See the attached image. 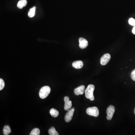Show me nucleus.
<instances>
[{
	"label": "nucleus",
	"mask_w": 135,
	"mask_h": 135,
	"mask_svg": "<svg viewBox=\"0 0 135 135\" xmlns=\"http://www.w3.org/2000/svg\"><path fill=\"white\" fill-rule=\"evenodd\" d=\"M95 89L94 85L93 84H89L87 86L85 91V96L87 98L90 99L91 101L94 100V92Z\"/></svg>",
	"instance_id": "f257e3e1"
},
{
	"label": "nucleus",
	"mask_w": 135,
	"mask_h": 135,
	"mask_svg": "<svg viewBox=\"0 0 135 135\" xmlns=\"http://www.w3.org/2000/svg\"><path fill=\"white\" fill-rule=\"evenodd\" d=\"M51 91V88L49 86H44L42 87L39 92V96L41 99L47 98Z\"/></svg>",
	"instance_id": "f03ea898"
},
{
	"label": "nucleus",
	"mask_w": 135,
	"mask_h": 135,
	"mask_svg": "<svg viewBox=\"0 0 135 135\" xmlns=\"http://www.w3.org/2000/svg\"><path fill=\"white\" fill-rule=\"evenodd\" d=\"M86 112L87 114L94 117H97L99 115L98 109L96 107H93L87 108Z\"/></svg>",
	"instance_id": "7ed1b4c3"
},
{
	"label": "nucleus",
	"mask_w": 135,
	"mask_h": 135,
	"mask_svg": "<svg viewBox=\"0 0 135 135\" xmlns=\"http://www.w3.org/2000/svg\"><path fill=\"white\" fill-rule=\"evenodd\" d=\"M115 107L114 106L110 105L109 106L107 109V119L108 120H111L113 117L114 113L115 112Z\"/></svg>",
	"instance_id": "20e7f679"
},
{
	"label": "nucleus",
	"mask_w": 135,
	"mask_h": 135,
	"mask_svg": "<svg viewBox=\"0 0 135 135\" xmlns=\"http://www.w3.org/2000/svg\"><path fill=\"white\" fill-rule=\"evenodd\" d=\"M74 111H75V108H72L68 111L65 117V120L66 122H69L71 121L73 117Z\"/></svg>",
	"instance_id": "39448f33"
},
{
	"label": "nucleus",
	"mask_w": 135,
	"mask_h": 135,
	"mask_svg": "<svg viewBox=\"0 0 135 135\" xmlns=\"http://www.w3.org/2000/svg\"><path fill=\"white\" fill-rule=\"evenodd\" d=\"M64 100L65 102L64 109L65 111L69 110L71 109L72 106V101L69 100V98L68 96H66L64 98Z\"/></svg>",
	"instance_id": "423d86ee"
},
{
	"label": "nucleus",
	"mask_w": 135,
	"mask_h": 135,
	"mask_svg": "<svg viewBox=\"0 0 135 135\" xmlns=\"http://www.w3.org/2000/svg\"><path fill=\"white\" fill-rule=\"evenodd\" d=\"M111 59V56L108 53L105 54L100 59V63L102 65H105L108 64Z\"/></svg>",
	"instance_id": "0eeeda50"
},
{
	"label": "nucleus",
	"mask_w": 135,
	"mask_h": 135,
	"mask_svg": "<svg viewBox=\"0 0 135 135\" xmlns=\"http://www.w3.org/2000/svg\"><path fill=\"white\" fill-rule=\"evenodd\" d=\"M79 47L81 49H85L88 45V42L87 40L83 38H80L79 39Z\"/></svg>",
	"instance_id": "6e6552de"
},
{
	"label": "nucleus",
	"mask_w": 135,
	"mask_h": 135,
	"mask_svg": "<svg viewBox=\"0 0 135 135\" xmlns=\"http://www.w3.org/2000/svg\"><path fill=\"white\" fill-rule=\"evenodd\" d=\"M85 91V86L81 85L79 87L75 89L74 90V93L76 95H79L80 94H83Z\"/></svg>",
	"instance_id": "1a4fd4ad"
},
{
	"label": "nucleus",
	"mask_w": 135,
	"mask_h": 135,
	"mask_svg": "<svg viewBox=\"0 0 135 135\" xmlns=\"http://www.w3.org/2000/svg\"><path fill=\"white\" fill-rule=\"evenodd\" d=\"M72 67L75 68L79 69L81 68L83 66V62L81 60H78L74 62L72 64Z\"/></svg>",
	"instance_id": "9d476101"
},
{
	"label": "nucleus",
	"mask_w": 135,
	"mask_h": 135,
	"mask_svg": "<svg viewBox=\"0 0 135 135\" xmlns=\"http://www.w3.org/2000/svg\"><path fill=\"white\" fill-rule=\"evenodd\" d=\"M27 1L26 0H20L18 3L17 6L19 9H22L27 5Z\"/></svg>",
	"instance_id": "9b49d317"
},
{
	"label": "nucleus",
	"mask_w": 135,
	"mask_h": 135,
	"mask_svg": "<svg viewBox=\"0 0 135 135\" xmlns=\"http://www.w3.org/2000/svg\"><path fill=\"white\" fill-rule=\"evenodd\" d=\"M50 113L51 115L54 118H56L59 115V111L54 108L51 109L50 111Z\"/></svg>",
	"instance_id": "f8f14e48"
},
{
	"label": "nucleus",
	"mask_w": 135,
	"mask_h": 135,
	"mask_svg": "<svg viewBox=\"0 0 135 135\" xmlns=\"http://www.w3.org/2000/svg\"><path fill=\"white\" fill-rule=\"evenodd\" d=\"M11 133V129L10 127L8 125H5L3 129V134L5 135H8Z\"/></svg>",
	"instance_id": "ddd939ff"
},
{
	"label": "nucleus",
	"mask_w": 135,
	"mask_h": 135,
	"mask_svg": "<svg viewBox=\"0 0 135 135\" xmlns=\"http://www.w3.org/2000/svg\"><path fill=\"white\" fill-rule=\"evenodd\" d=\"M36 7L34 6L33 8L30 9L28 13V15L29 17L30 18L33 17L35 15V10H36Z\"/></svg>",
	"instance_id": "4468645a"
},
{
	"label": "nucleus",
	"mask_w": 135,
	"mask_h": 135,
	"mask_svg": "<svg viewBox=\"0 0 135 135\" xmlns=\"http://www.w3.org/2000/svg\"><path fill=\"white\" fill-rule=\"evenodd\" d=\"M49 133L50 135H59V134L56 131L55 128L52 127L49 130Z\"/></svg>",
	"instance_id": "2eb2a0df"
},
{
	"label": "nucleus",
	"mask_w": 135,
	"mask_h": 135,
	"mask_svg": "<svg viewBox=\"0 0 135 135\" xmlns=\"http://www.w3.org/2000/svg\"><path fill=\"white\" fill-rule=\"evenodd\" d=\"M40 129H38V128H35L31 131L29 135H39L40 134Z\"/></svg>",
	"instance_id": "dca6fc26"
},
{
	"label": "nucleus",
	"mask_w": 135,
	"mask_h": 135,
	"mask_svg": "<svg viewBox=\"0 0 135 135\" xmlns=\"http://www.w3.org/2000/svg\"><path fill=\"white\" fill-rule=\"evenodd\" d=\"M5 83L4 81L2 79H0V90H2L5 87Z\"/></svg>",
	"instance_id": "f3484780"
},
{
	"label": "nucleus",
	"mask_w": 135,
	"mask_h": 135,
	"mask_svg": "<svg viewBox=\"0 0 135 135\" xmlns=\"http://www.w3.org/2000/svg\"><path fill=\"white\" fill-rule=\"evenodd\" d=\"M130 25H131L135 26V20L133 18H130L128 21Z\"/></svg>",
	"instance_id": "a211bd4d"
},
{
	"label": "nucleus",
	"mask_w": 135,
	"mask_h": 135,
	"mask_svg": "<svg viewBox=\"0 0 135 135\" xmlns=\"http://www.w3.org/2000/svg\"><path fill=\"white\" fill-rule=\"evenodd\" d=\"M131 77L132 80L135 81V69L132 71L131 74Z\"/></svg>",
	"instance_id": "6ab92c4d"
},
{
	"label": "nucleus",
	"mask_w": 135,
	"mask_h": 135,
	"mask_svg": "<svg viewBox=\"0 0 135 135\" xmlns=\"http://www.w3.org/2000/svg\"><path fill=\"white\" fill-rule=\"evenodd\" d=\"M132 32L135 35V26H134L133 28V30H132Z\"/></svg>",
	"instance_id": "aec40b11"
},
{
	"label": "nucleus",
	"mask_w": 135,
	"mask_h": 135,
	"mask_svg": "<svg viewBox=\"0 0 135 135\" xmlns=\"http://www.w3.org/2000/svg\"><path fill=\"white\" fill-rule=\"evenodd\" d=\"M134 114H135V109H134Z\"/></svg>",
	"instance_id": "412c9836"
}]
</instances>
